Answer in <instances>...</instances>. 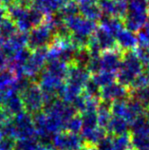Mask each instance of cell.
<instances>
[{
    "label": "cell",
    "instance_id": "1",
    "mask_svg": "<svg viewBox=\"0 0 149 150\" xmlns=\"http://www.w3.org/2000/svg\"><path fill=\"white\" fill-rule=\"evenodd\" d=\"M1 105L9 113L11 117H13L19 113H21L22 108H24L21 96L15 92H13L10 95H8L6 99L1 104Z\"/></svg>",
    "mask_w": 149,
    "mask_h": 150
},
{
    "label": "cell",
    "instance_id": "2",
    "mask_svg": "<svg viewBox=\"0 0 149 150\" xmlns=\"http://www.w3.org/2000/svg\"><path fill=\"white\" fill-rule=\"evenodd\" d=\"M20 96L23 105L28 111H34L40 105L39 95L34 88H27L25 90H23L22 95Z\"/></svg>",
    "mask_w": 149,
    "mask_h": 150
},
{
    "label": "cell",
    "instance_id": "3",
    "mask_svg": "<svg viewBox=\"0 0 149 150\" xmlns=\"http://www.w3.org/2000/svg\"><path fill=\"white\" fill-rule=\"evenodd\" d=\"M17 33V26L16 24L11 21L9 17H6L0 24V35L8 40L11 37H13L14 34Z\"/></svg>",
    "mask_w": 149,
    "mask_h": 150
},
{
    "label": "cell",
    "instance_id": "4",
    "mask_svg": "<svg viewBox=\"0 0 149 150\" xmlns=\"http://www.w3.org/2000/svg\"><path fill=\"white\" fill-rule=\"evenodd\" d=\"M7 64H8V61L5 57V55H4V53L2 52V50H0V69L6 68Z\"/></svg>",
    "mask_w": 149,
    "mask_h": 150
},
{
    "label": "cell",
    "instance_id": "5",
    "mask_svg": "<svg viewBox=\"0 0 149 150\" xmlns=\"http://www.w3.org/2000/svg\"><path fill=\"white\" fill-rule=\"evenodd\" d=\"M0 1H1V3H2V5H3V6L7 7V6L11 5V4L13 2V0H0Z\"/></svg>",
    "mask_w": 149,
    "mask_h": 150
}]
</instances>
